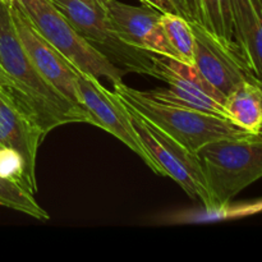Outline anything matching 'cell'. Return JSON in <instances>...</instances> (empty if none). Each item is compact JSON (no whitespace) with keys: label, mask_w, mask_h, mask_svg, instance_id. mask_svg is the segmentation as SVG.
Here are the masks:
<instances>
[{"label":"cell","mask_w":262,"mask_h":262,"mask_svg":"<svg viewBox=\"0 0 262 262\" xmlns=\"http://www.w3.org/2000/svg\"><path fill=\"white\" fill-rule=\"evenodd\" d=\"M227 118L250 135L262 136V89L255 79L239 82L225 96Z\"/></svg>","instance_id":"5bb4252c"},{"label":"cell","mask_w":262,"mask_h":262,"mask_svg":"<svg viewBox=\"0 0 262 262\" xmlns=\"http://www.w3.org/2000/svg\"><path fill=\"white\" fill-rule=\"evenodd\" d=\"M107 22L114 35L127 45L178 60L160 25V10L142 4H125L119 0H102Z\"/></svg>","instance_id":"8fae6325"},{"label":"cell","mask_w":262,"mask_h":262,"mask_svg":"<svg viewBox=\"0 0 262 262\" xmlns=\"http://www.w3.org/2000/svg\"><path fill=\"white\" fill-rule=\"evenodd\" d=\"M12 17L18 37L38 73L67 100L83 109L77 86L78 71L38 32L15 2L12 3Z\"/></svg>","instance_id":"9c48e42d"},{"label":"cell","mask_w":262,"mask_h":262,"mask_svg":"<svg viewBox=\"0 0 262 262\" xmlns=\"http://www.w3.org/2000/svg\"><path fill=\"white\" fill-rule=\"evenodd\" d=\"M113 87L127 104L194 154H197L202 146L214 141L251 136L227 118L199 110L160 104L142 96L138 90L130 89L123 82L113 84Z\"/></svg>","instance_id":"3957f363"},{"label":"cell","mask_w":262,"mask_h":262,"mask_svg":"<svg viewBox=\"0 0 262 262\" xmlns=\"http://www.w3.org/2000/svg\"><path fill=\"white\" fill-rule=\"evenodd\" d=\"M160 25L178 60L193 66L194 35L191 22L177 13H161Z\"/></svg>","instance_id":"9a60e30c"},{"label":"cell","mask_w":262,"mask_h":262,"mask_svg":"<svg viewBox=\"0 0 262 262\" xmlns=\"http://www.w3.org/2000/svg\"><path fill=\"white\" fill-rule=\"evenodd\" d=\"M197 156L204 169L211 210L228 205L262 178V136L214 141L202 146Z\"/></svg>","instance_id":"7a4b0ae2"},{"label":"cell","mask_w":262,"mask_h":262,"mask_svg":"<svg viewBox=\"0 0 262 262\" xmlns=\"http://www.w3.org/2000/svg\"><path fill=\"white\" fill-rule=\"evenodd\" d=\"M120 100L127 109L143 147L158 164L163 177H169L176 181L191 199L200 200L204 204L205 210H211V200L204 169L197 154L181 145L171 136L140 114L135 107L127 104L122 97Z\"/></svg>","instance_id":"5b68a950"},{"label":"cell","mask_w":262,"mask_h":262,"mask_svg":"<svg viewBox=\"0 0 262 262\" xmlns=\"http://www.w3.org/2000/svg\"><path fill=\"white\" fill-rule=\"evenodd\" d=\"M170 2H171V4H173L174 9H176V8H177V0H170ZM176 13H177V9H176Z\"/></svg>","instance_id":"44dd1931"},{"label":"cell","mask_w":262,"mask_h":262,"mask_svg":"<svg viewBox=\"0 0 262 262\" xmlns=\"http://www.w3.org/2000/svg\"><path fill=\"white\" fill-rule=\"evenodd\" d=\"M0 206L23 212L41 222L50 219V215L36 202L33 193L22 184L3 177H0Z\"/></svg>","instance_id":"2e32d148"},{"label":"cell","mask_w":262,"mask_h":262,"mask_svg":"<svg viewBox=\"0 0 262 262\" xmlns=\"http://www.w3.org/2000/svg\"><path fill=\"white\" fill-rule=\"evenodd\" d=\"M0 147H3V146H2V145H0Z\"/></svg>","instance_id":"cb8c5ba5"},{"label":"cell","mask_w":262,"mask_h":262,"mask_svg":"<svg viewBox=\"0 0 262 262\" xmlns=\"http://www.w3.org/2000/svg\"><path fill=\"white\" fill-rule=\"evenodd\" d=\"M140 2L163 13H176V9H174L170 0H140Z\"/></svg>","instance_id":"ffe728a7"},{"label":"cell","mask_w":262,"mask_h":262,"mask_svg":"<svg viewBox=\"0 0 262 262\" xmlns=\"http://www.w3.org/2000/svg\"><path fill=\"white\" fill-rule=\"evenodd\" d=\"M0 177L22 184L33 193L26 173V164L18 151L9 147H0Z\"/></svg>","instance_id":"ac0fdd59"},{"label":"cell","mask_w":262,"mask_h":262,"mask_svg":"<svg viewBox=\"0 0 262 262\" xmlns=\"http://www.w3.org/2000/svg\"><path fill=\"white\" fill-rule=\"evenodd\" d=\"M256 82H257V83L260 84V87H261V89H262V79H261V81H256Z\"/></svg>","instance_id":"7402d4cb"},{"label":"cell","mask_w":262,"mask_h":262,"mask_svg":"<svg viewBox=\"0 0 262 262\" xmlns=\"http://www.w3.org/2000/svg\"><path fill=\"white\" fill-rule=\"evenodd\" d=\"M15 3L22 8L38 32L77 71L96 78H106L113 84L122 83L127 73L82 37L50 0H18Z\"/></svg>","instance_id":"277c9868"},{"label":"cell","mask_w":262,"mask_h":262,"mask_svg":"<svg viewBox=\"0 0 262 262\" xmlns=\"http://www.w3.org/2000/svg\"><path fill=\"white\" fill-rule=\"evenodd\" d=\"M77 86L82 106L90 117V124L100 127L117 137L137 154L154 173L163 176L158 164L143 147L117 92L109 91L100 83L99 78L81 71H78L77 76Z\"/></svg>","instance_id":"ba28073f"},{"label":"cell","mask_w":262,"mask_h":262,"mask_svg":"<svg viewBox=\"0 0 262 262\" xmlns=\"http://www.w3.org/2000/svg\"><path fill=\"white\" fill-rule=\"evenodd\" d=\"M194 35V63L197 71L217 91L227 96L245 79H253L234 41H228L192 20Z\"/></svg>","instance_id":"30bf717a"},{"label":"cell","mask_w":262,"mask_h":262,"mask_svg":"<svg viewBox=\"0 0 262 262\" xmlns=\"http://www.w3.org/2000/svg\"><path fill=\"white\" fill-rule=\"evenodd\" d=\"M79 35L128 73L151 76V53L120 41L110 28L102 0H50Z\"/></svg>","instance_id":"8992f818"},{"label":"cell","mask_w":262,"mask_h":262,"mask_svg":"<svg viewBox=\"0 0 262 262\" xmlns=\"http://www.w3.org/2000/svg\"><path fill=\"white\" fill-rule=\"evenodd\" d=\"M8 2H10V3H13V2H18V0H8Z\"/></svg>","instance_id":"603a6c76"},{"label":"cell","mask_w":262,"mask_h":262,"mask_svg":"<svg viewBox=\"0 0 262 262\" xmlns=\"http://www.w3.org/2000/svg\"><path fill=\"white\" fill-rule=\"evenodd\" d=\"M0 89L41 128L90 123L86 110L56 91L35 68L15 31L12 3L0 0Z\"/></svg>","instance_id":"6da1fadb"},{"label":"cell","mask_w":262,"mask_h":262,"mask_svg":"<svg viewBox=\"0 0 262 262\" xmlns=\"http://www.w3.org/2000/svg\"><path fill=\"white\" fill-rule=\"evenodd\" d=\"M151 61V77L165 82L168 89L138 91L142 96L160 104L199 110L227 118L224 109L225 95L211 86L196 67L152 53Z\"/></svg>","instance_id":"52a82bcc"},{"label":"cell","mask_w":262,"mask_h":262,"mask_svg":"<svg viewBox=\"0 0 262 262\" xmlns=\"http://www.w3.org/2000/svg\"><path fill=\"white\" fill-rule=\"evenodd\" d=\"M233 38L255 81L262 79V0H232Z\"/></svg>","instance_id":"4fadbf2b"},{"label":"cell","mask_w":262,"mask_h":262,"mask_svg":"<svg viewBox=\"0 0 262 262\" xmlns=\"http://www.w3.org/2000/svg\"><path fill=\"white\" fill-rule=\"evenodd\" d=\"M177 14L182 15L189 22L200 19V4L199 0H177Z\"/></svg>","instance_id":"d6986e66"},{"label":"cell","mask_w":262,"mask_h":262,"mask_svg":"<svg viewBox=\"0 0 262 262\" xmlns=\"http://www.w3.org/2000/svg\"><path fill=\"white\" fill-rule=\"evenodd\" d=\"M45 137L41 128L0 89V145L18 151L26 164L28 183L33 194L36 184V156Z\"/></svg>","instance_id":"7c38bea8"},{"label":"cell","mask_w":262,"mask_h":262,"mask_svg":"<svg viewBox=\"0 0 262 262\" xmlns=\"http://www.w3.org/2000/svg\"><path fill=\"white\" fill-rule=\"evenodd\" d=\"M200 19L204 27L228 41L233 38L232 0H199Z\"/></svg>","instance_id":"e0dca14e"}]
</instances>
